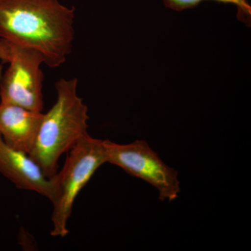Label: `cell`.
I'll list each match as a JSON object with an SVG mask.
<instances>
[{
    "instance_id": "obj_1",
    "label": "cell",
    "mask_w": 251,
    "mask_h": 251,
    "mask_svg": "<svg viewBox=\"0 0 251 251\" xmlns=\"http://www.w3.org/2000/svg\"><path fill=\"white\" fill-rule=\"evenodd\" d=\"M74 21L75 9L59 0H0V39L38 51L52 69L72 52Z\"/></svg>"
},
{
    "instance_id": "obj_2",
    "label": "cell",
    "mask_w": 251,
    "mask_h": 251,
    "mask_svg": "<svg viewBox=\"0 0 251 251\" xmlns=\"http://www.w3.org/2000/svg\"><path fill=\"white\" fill-rule=\"evenodd\" d=\"M77 78H62L56 82L55 103L43 115L28 153L49 178L57 173L60 157L88 133V108L77 95Z\"/></svg>"
},
{
    "instance_id": "obj_3",
    "label": "cell",
    "mask_w": 251,
    "mask_h": 251,
    "mask_svg": "<svg viewBox=\"0 0 251 251\" xmlns=\"http://www.w3.org/2000/svg\"><path fill=\"white\" fill-rule=\"evenodd\" d=\"M67 153L62 169L51 177L50 234L53 237H67L69 233V220L77 196L97 170L107 163L103 140L92 138L88 133Z\"/></svg>"
},
{
    "instance_id": "obj_4",
    "label": "cell",
    "mask_w": 251,
    "mask_h": 251,
    "mask_svg": "<svg viewBox=\"0 0 251 251\" xmlns=\"http://www.w3.org/2000/svg\"><path fill=\"white\" fill-rule=\"evenodd\" d=\"M107 163L122 168L156 188L162 201L169 202L179 197L178 172L168 166L145 140L117 144L103 140Z\"/></svg>"
},
{
    "instance_id": "obj_5",
    "label": "cell",
    "mask_w": 251,
    "mask_h": 251,
    "mask_svg": "<svg viewBox=\"0 0 251 251\" xmlns=\"http://www.w3.org/2000/svg\"><path fill=\"white\" fill-rule=\"evenodd\" d=\"M9 67L0 78L1 103L14 104L33 111L44 109L42 54L34 50L11 44Z\"/></svg>"
},
{
    "instance_id": "obj_6",
    "label": "cell",
    "mask_w": 251,
    "mask_h": 251,
    "mask_svg": "<svg viewBox=\"0 0 251 251\" xmlns=\"http://www.w3.org/2000/svg\"><path fill=\"white\" fill-rule=\"evenodd\" d=\"M0 173L18 188L50 199L52 181L29 154L8 146L0 136Z\"/></svg>"
},
{
    "instance_id": "obj_7",
    "label": "cell",
    "mask_w": 251,
    "mask_h": 251,
    "mask_svg": "<svg viewBox=\"0 0 251 251\" xmlns=\"http://www.w3.org/2000/svg\"><path fill=\"white\" fill-rule=\"evenodd\" d=\"M44 113L0 102V136L8 146L29 153Z\"/></svg>"
},
{
    "instance_id": "obj_8",
    "label": "cell",
    "mask_w": 251,
    "mask_h": 251,
    "mask_svg": "<svg viewBox=\"0 0 251 251\" xmlns=\"http://www.w3.org/2000/svg\"><path fill=\"white\" fill-rule=\"evenodd\" d=\"M204 1H209V0H163L167 7L171 8L175 11H182L189 8L195 7ZM211 1H216L218 2L225 3V4H233L236 5L239 9V16L241 14L243 18L244 16L249 17L251 16L250 5L243 3L239 0H211Z\"/></svg>"
},
{
    "instance_id": "obj_9",
    "label": "cell",
    "mask_w": 251,
    "mask_h": 251,
    "mask_svg": "<svg viewBox=\"0 0 251 251\" xmlns=\"http://www.w3.org/2000/svg\"><path fill=\"white\" fill-rule=\"evenodd\" d=\"M11 48L9 43L0 39V61L4 63H8L11 59ZM2 64H0V78L2 75Z\"/></svg>"
},
{
    "instance_id": "obj_10",
    "label": "cell",
    "mask_w": 251,
    "mask_h": 251,
    "mask_svg": "<svg viewBox=\"0 0 251 251\" xmlns=\"http://www.w3.org/2000/svg\"><path fill=\"white\" fill-rule=\"evenodd\" d=\"M239 1H242L243 3H245V4H248L247 0H239Z\"/></svg>"
}]
</instances>
